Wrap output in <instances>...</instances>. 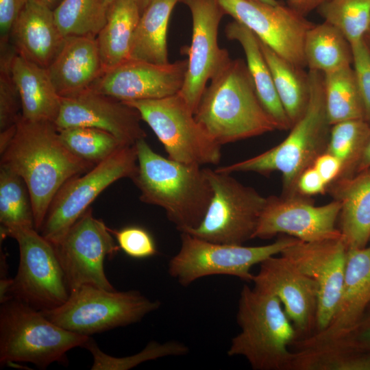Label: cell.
Returning a JSON list of instances; mask_svg holds the SVG:
<instances>
[{"label":"cell","mask_w":370,"mask_h":370,"mask_svg":"<svg viewBox=\"0 0 370 370\" xmlns=\"http://www.w3.org/2000/svg\"><path fill=\"white\" fill-rule=\"evenodd\" d=\"M0 153L1 164L21 176L28 188L38 232L64 184L95 166L66 147L53 123L31 121L22 116L11 140Z\"/></svg>","instance_id":"1"},{"label":"cell","mask_w":370,"mask_h":370,"mask_svg":"<svg viewBox=\"0 0 370 370\" xmlns=\"http://www.w3.org/2000/svg\"><path fill=\"white\" fill-rule=\"evenodd\" d=\"M135 147L137 168L131 180L140 190V201L163 208L181 233L196 228L212 196L205 169L160 156L145 138Z\"/></svg>","instance_id":"2"},{"label":"cell","mask_w":370,"mask_h":370,"mask_svg":"<svg viewBox=\"0 0 370 370\" xmlns=\"http://www.w3.org/2000/svg\"><path fill=\"white\" fill-rule=\"evenodd\" d=\"M194 114L220 145L279 130L258 99L247 64L241 59L231 60L211 79Z\"/></svg>","instance_id":"3"},{"label":"cell","mask_w":370,"mask_h":370,"mask_svg":"<svg viewBox=\"0 0 370 370\" xmlns=\"http://www.w3.org/2000/svg\"><path fill=\"white\" fill-rule=\"evenodd\" d=\"M236 321L241 332L231 341L229 356L244 357L254 370H291L289 347L297 334L276 296L244 285Z\"/></svg>","instance_id":"4"},{"label":"cell","mask_w":370,"mask_h":370,"mask_svg":"<svg viewBox=\"0 0 370 370\" xmlns=\"http://www.w3.org/2000/svg\"><path fill=\"white\" fill-rule=\"evenodd\" d=\"M309 96L306 110L292 125L288 136L279 145L252 158L221 166L216 170L256 172L269 174L280 171L288 192L295 188L298 177L321 153L330 125L326 113L323 73L314 70L308 73Z\"/></svg>","instance_id":"5"},{"label":"cell","mask_w":370,"mask_h":370,"mask_svg":"<svg viewBox=\"0 0 370 370\" xmlns=\"http://www.w3.org/2000/svg\"><path fill=\"white\" fill-rule=\"evenodd\" d=\"M89 338L64 329L41 311L14 297L1 303V366L30 362L39 369H46L53 362H64L66 352L84 347Z\"/></svg>","instance_id":"6"},{"label":"cell","mask_w":370,"mask_h":370,"mask_svg":"<svg viewBox=\"0 0 370 370\" xmlns=\"http://www.w3.org/2000/svg\"><path fill=\"white\" fill-rule=\"evenodd\" d=\"M160 306L159 301L136 291H116L86 284L71 291L62 305L41 312L64 329L90 336L137 323Z\"/></svg>","instance_id":"7"},{"label":"cell","mask_w":370,"mask_h":370,"mask_svg":"<svg viewBox=\"0 0 370 370\" xmlns=\"http://www.w3.org/2000/svg\"><path fill=\"white\" fill-rule=\"evenodd\" d=\"M179 251L169 262V274L183 286L199 278L226 275L247 282H252L251 268L280 253L299 239L281 237L261 246L224 244L210 242L187 232L181 233Z\"/></svg>","instance_id":"8"},{"label":"cell","mask_w":370,"mask_h":370,"mask_svg":"<svg viewBox=\"0 0 370 370\" xmlns=\"http://www.w3.org/2000/svg\"><path fill=\"white\" fill-rule=\"evenodd\" d=\"M1 236L15 239L19 248L17 273L9 290L14 297L43 311L62 305L70 290L53 245L34 227L1 229Z\"/></svg>","instance_id":"9"},{"label":"cell","mask_w":370,"mask_h":370,"mask_svg":"<svg viewBox=\"0 0 370 370\" xmlns=\"http://www.w3.org/2000/svg\"><path fill=\"white\" fill-rule=\"evenodd\" d=\"M123 102L137 110L163 145L169 158L199 166L219 162L221 145L197 121L179 93L160 99Z\"/></svg>","instance_id":"10"},{"label":"cell","mask_w":370,"mask_h":370,"mask_svg":"<svg viewBox=\"0 0 370 370\" xmlns=\"http://www.w3.org/2000/svg\"><path fill=\"white\" fill-rule=\"evenodd\" d=\"M205 171L212 196L201 223L187 233L224 244L243 245L254 238L267 197L239 182L231 173L209 168Z\"/></svg>","instance_id":"11"},{"label":"cell","mask_w":370,"mask_h":370,"mask_svg":"<svg viewBox=\"0 0 370 370\" xmlns=\"http://www.w3.org/2000/svg\"><path fill=\"white\" fill-rule=\"evenodd\" d=\"M136 168L135 145H126L87 172L70 179L54 197L39 232L56 243L101 192L121 178L131 179Z\"/></svg>","instance_id":"12"},{"label":"cell","mask_w":370,"mask_h":370,"mask_svg":"<svg viewBox=\"0 0 370 370\" xmlns=\"http://www.w3.org/2000/svg\"><path fill=\"white\" fill-rule=\"evenodd\" d=\"M71 291L86 284L114 290L104 272L106 258L119 250L110 229L89 208L56 243L53 244Z\"/></svg>","instance_id":"13"},{"label":"cell","mask_w":370,"mask_h":370,"mask_svg":"<svg viewBox=\"0 0 370 370\" xmlns=\"http://www.w3.org/2000/svg\"><path fill=\"white\" fill-rule=\"evenodd\" d=\"M225 14L251 31L260 41L294 65L306 66L304 44L314 24L289 6L254 0H217Z\"/></svg>","instance_id":"14"},{"label":"cell","mask_w":370,"mask_h":370,"mask_svg":"<svg viewBox=\"0 0 370 370\" xmlns=\"http://www.w3.org/2000/svg\"><path fill=\"white\" fill-rule=\"evenodd\" d=\"M193 20L192 41L187 51L188 66L178 92L195 114L211 80L231 61L228 51L218 44L220 21L225 14L217 0H187Z\"/></svg>","instance_id":"15"},{"label":"cell","mask_w":370,"mask_h":370,"mask_svg":"<svg viewBox=\"0 0 370 370\" xmlns=\"http://www.w3.org/2000/svg\"><path fill=\"white\" fill-rule=\"evenodd\" d=\"M347 253L342 236L313 242L299 240L280 253L317 284L314 332L327 327L336 308L344 282Z\"/></svg>","instance_id":"16"},{"label":"cell","mask_w":370,"mask_h":370,"mask_svg":"<svg viewBox=\"0 0 370 370\" xmlns=\"http://www.w3.org/2000/svg\"><path fill=\"white\" fill-rule=\"evenodd\" d=\"M341 208V203L336 199L316 206L293 196L267 197L254 238H271L279 234L305 242L341 237L339 229L336 227Z\"/></svg>","instance_id":"17"},{"label":"cell","mask_w":370,"mask_h":370,"mask_svg":"<svg viewBox=\"0 0 370 370\" xmlns=\"http://www.w3.org/2000/svg\"><path fill=\"white\" fill-rule=\"evenodd\" d=\"M188 60L156 64L129 59L105 71L90 90L122 101L160 99L182 88Z\"/></svg>","instance_id":"18"},{"label":"cell","mask_w":370,"mask_h":370,"mask_svg":"<svg viewBox=\"0 0 370 370\" xmlns=\"http://www.w3.org/2000/svg\"><path fill=\"white\" fill-rule=\"evenodd\" d=\"M254 286L276 296L292 322L297 338L312 334L316 329L318 286L288 259L271 256L260 264ZM295 340V341H296Z\"/></svg>","instance_id":"19"},{"label":"cell","mask_w":370,"mask_h":370,"mask_svg":"<svg viewBox=\"0 0 370 370\" xmlns=\"http://www.w3.org/2000/svg\"><path fill=\"white\" fill-rule=\"evenodd\" d=\"M136 109L113 97L87 90L62 97L61 106L53 123L58 130L88 127L106 131L124 145H134L145 138Z\"/></svg>","instance_id":"20"},{"label":"cell","mask_w":370,"mask_h":370,"mask_svg":"<svg viewBox=\"0 0 370 370\" xmlns=\"http://www.w3.org/2000/svg\"><path fill=\"white\" fill-rule=\"evenodd\" d=\"M369 304L370 246L349 247L341 293L329 324L320 332L296 340L292 347H314L338 338L357 325Z\"/></svg>","instance_id":"21"},{"label":"cell","mask_w":370,"mask_h":370,"mask_svg":"<svg viewBox=\"0 0 370 370\" xmlns=\"http://www.w3.org/2000/svg\"><path fill=\"white\" fill-rule=\"evenodd\" d=\"M47 69L61 97L75 95L90 89L104 72L96 37H65Z\"/></svg>","instance_id":"22"},{"label":"cell","mask_w":370,"mask_h":370,"mask_svg":"<svg viewBox=\"0 0 370 370\" xmlns=\"http://www.w3.org/2000/svg\"><path fill=\"white\" fill-rule=\"evenodd\" d=\"M53 10L28 0L16 18L10 41L16 53L26 59L47 68L64 40Z\"/></svg>","instance_id":"23"},{"label":"cell","mask_w":370,"mask_h":370,"mask_svg":"<svg viewBox=\"0 0 370 370\" xmlns=\"http://www.w3.org/2000/svg\"><path fill=\"white\" fill-rule=\"evenodd\" d=\"M13 80L21 101L23 119L31 121L54 123L61 106L47 68L16 54L11 64Z\"/></svg>","instance_id":"24"},{"label":"cell","mask_w":370,"mask_h":370,"mask_svg":"<svg viewBox=\"0 0 370 370\" xmlns=\"http://www.w3.org/2000/svg\"><path fill=\"white\" fill-rule=\"evenodd\" d=\"M333 192L341 203L339 230L347 248L366 247L370 240V169L338 180Z\"/></svg>","instance_id":"25"},{"label":"cell","mask_w":370,"mask_h":370,"mask_svg":"<svg viewBox=\"0 0 370 370\" xmlns=\"http://www.w3.org/2000/svg\"><path fill=\"white\" fill-rule=\"evenodd\" d=\"M225 34L228 39L236 40L241 45L256 92L265 110L277 123L279 130L291 129L292 124L276 92L259 39L248 28L234 20L227 25Z\"/></svg>","instance_id":"26"},{"label":"cell","mask_w":370,"mask_h":370,"mask_svg":"<svg viewBox=\"0 0 370 370\" xmlns=\"http://www.w3.org/2000/svg\"><path fill=\"white\" fill-rule=\"evenodd\" d=\"M142 12L133 0H114L97 42L104 71L130 59L134 32Z\"/></svg>","instance_id":"27"},{"label":"cell","mask_w":370,"mask_h":370,"mask_svg":"<svg viewBox=\"0 0 370 370\" xmlns=\"http://www.w3.org/2000/svg\"><path fill=\"white\" fill-rule=\"evenodd\" d=\"M177 0H151L134 34L130 59L156 64L169 63L167 31Z\"/></svg>","instance_id":"28"},{"label":"cell","mask_w":370,"mask_h":370,"mask_svg":"<svg viewBox=\"0 0 370 370\" xmlns=\"http://www.w3.org/2000/svg\"><path fill=\"white\" fill-rule=\"evenodd\" d=\"M304 54L309 70L323 73L349 66L352 52L349 42L336 27L324 21L307 32Z\"/></svg>","instance_id":"29"},{"label":"cell","mask_w":370,"mask_h":370,"mask_svg":"<svg viewBox=\"0 0 370 370\" xmlns=\"http://www.w3.org/2000/svg\"><path fill=\"white\" fill-rule=\"evenodd\" d=\"M264 57L271 71L275 88L292 125L304 114L308 100V73L284 59L260 41Z\"/></svg>","instance_id":"30"},{"label":"cell","mask_w":370,"mask_h":370,"mask_svg":"<svg viewBox=\"0 0 370 370\" xmlns=\"http://www.w3.org/2000/svg\"><path fill=\"white\" fill-rule=\"evenodd\" d=\"M326 113L330 125L365 119V112L353 68L346 66L323 73Z\"/></svg>","instance_id":"31"},{"label":"cell","mask_w":370,"mask_h":370,"mask_svg":"<svg viewBox=\"0 0 370 370\" xmlns=\"http://www.w3.org/2000/svg\"><path fill=\"white\" fill-rule=\"evenodd\" d=\"M108 7L106 0H62L53 11L64 37H96L106 22Z\"/></svg>","instance_id":"32"},{"label":"cell","mask_w":370,"mask_h":370,"mask_svg":"<svg viewBox=\"0 0 370 370\" xmlns=\"http://www.w3.org/2000/svg\"><path fill=\"white\" fill-rule=\"evenodd\" d=\"M1 229L34 227V217L28 188L21 176L0 164Z\"/></svg>","instance_id":"33"},{"label":"cell","mask_w":370,"mask_h":370,"mask_svg":"<svg viewBox=\"0 0 370 370\" xmlns=\"http://www.w3.org/2000/svg\"><path fill=\"white\" fill-rule=\"evenodd\" d=\"M58 131L62 142L73 155L93 165L126 146L112 134L97 128L75 127Z\"/></svg>","instance_id":"34"},{"label":"cell","mask_w":370,"mask_h":370,"mask_svg":"<svg viewBox=\"0 0 370 370\" xmlns=\"http://www.w3.org/2000/svg\"><path fill=\"white\" fill-rule=\"evenodd\" d=\"M317 10L350 44L364 39L370 27V0H327Z\"/></svg>","instance_id":"35"},{"label":"cell","mask_w":370,"mask_h":370,"mask_svg":"<svg viewBox=\"0 0 370 370\" xmlns=\"http://www.w3.org/2000/svg\"><path fill=\"white\" fill-rule=\"evenodd\" d=\"M93 356L92 370H127L138 365L166 356H180L188 353L189 349L184 343L170 341L163 343L149 342L140 352L130 356L114 357L100 350L90 337L84 346Z\"/></svg>","instance_id":"36"},{"label":"cell","mask_w":370,"mask_h":370,"mask_svg":"<svg viewBox=\"0 0 370 370\" xmlns=\"http://www.w3.org/2000/svg\"><path fill=\"white\" fill-rule=\"evenodd\" d=\"M370 134L365 119H352L332 125L325 151L341 160L343 171L358 161Z\"/></svg>","instance_id":"37"},{"label":"cell","mask_w":370,"mask_h":370,"mask_svg":"<svg viewBox=\"0 0 370 370\" xmlns=\"http://www.w3.org/2000/svg\"><path fill=\"white\" fill-rule=\"evenodd\" d=\"M0 132L16 124L22 107L18 89L13 80L11 64L16 51L10 41L0 43Z\"/></svg>","instance_id":"38"},{"label":"cell","mask_w":370,"mask_h":370,"mask_svg":"<svg viewBox=\"0 0 370 370\" xmlns=\"http://www.w3.org/2000/svg\"><path fill=\"white\" fill-rule=\"evenodd\" d=\"M110 231L120 249L132 258H146L158 253L152 236L141 227L128 226L119 230L110 229Z\"/></svg>","instance_id":"39"},{"label":"cell","mask_w":370,"mask_h":370,"mask_svg":"<svg viewBox=\"0 0 370 370\" xmlns=\"http://www.w3.org/2000/svg\"><path fill=\"white\" fill-rule=\"evenodd\" d=\"M355 77L365 112L370 124V47L365 39L350 44Z\"/></svg>","instance_id":"40"},{"label":"cell","mask_w":370,"mask_h":370,"mask_svg":"<svg viewBox=\"0 0 370 370\" xmlns=\"http://www.w3.org/2000/svg\"><path fill=\"white\" fill-rule=\"evenodd\" d=\"M324 345L370 354V304L354 328L338 338L317 346Z\"/></svg>","instance_id":"41"},{"label":"cell","mask_w":370,"mask_h":370,"mask_svg":"<svg viewBox=\"0 0 370 370\" xmlns=\"http://www.w3.org/2000/svg\"><path fill=\"white\" fill-rule=\"evenodd\" d=\"M28 0H0V43L10 41L12 27Z\"/></svg>","instance_id":"42"},{"label":"cell","mask_w":370,"mask_h":370,"mask_svg":"<svg viewBox=\"0 0 370 370\" xmlns=\"http://www.w3.org/2000/svg\"><path fill=\"white\" fill-rule=\"evenodd\" d=\"M319 173L326 185L336 179L343 171V164L339 158L328 152H322L312 165Z\"/></svg>","instance_id":"43"},{"label":"cell","mask_w":370,"mask_h":370,"mask_svg":"<svg viewBox=\"0 0 370 370\" xmlns=\"http://www.w3.org/2000/svg\"><path fill=\"white\" fill-rule=\"evenodd\" d=\"M327 185L318 171L310 166L299 175L296 184V189L305 195H314L322 193Z\"/></svg>","instance_id":"44"},{"label":"cell","mask_w":370,"mask_h":370,"mask_svg":"<svg viewBox=\"0 0 370 370\" xmlns=\"http://www.w3.org/2000/svg\"><path fill=\"white\" fill-rule=\"evenodd\" d=\"M327 0H288V6L301 16L317 10Z\"/></svg>","instance_id":"45"},{"label":"cell","mask_w":370,"mask_h":370,"mask_svg":"<svg viewBox=\"0 0 370 370\" xmlns=\"http://www.w3.org/2000/svg\"><path fill=\"white\" fill-rule=\"evenodd\" d=\"M356 164L358 172L370 169V134Z\"/></svg>","instance_id":"46"},{"label":"cell","mask_w":370,"mask_h":370,"mask_svg":"<svg viewBox=\"0 0 370 370\" xmlns=\"http://www.w3.org/2000/svg\"><path fill=\"white\" fill-rule=\"evenodd\" d=\"M38 3L43 5L51 10H54L62 0H32Z\"/></svg>","instance_id":"47"},{"label":"cell","mask_w":370,"mask_h":370,"mask_svg":"<svg viewBox=\"0 0 370 370\" xmlns=\"http://www.w3.org/2000/svg\"><path fill=\"white\" fill-rule=\"evenodd\" d=\"M114 0H106L108 6L114 1ZM139 6L142 13L147 7L151 0H133Z\"/></svg>","instance_id":"48"},{"label":"cell","mask_w":370,"mask_h":370,"mask_svg":"<svg viewBox=\"0 0 370 370\" xmlns=\"http://www.w3.org/2000/svg\"><path fill=\"white\" fill-rule=\"evenodd\" d=\"M254 1H259V2L267 3V4H271V5H277L280 3L277 0H254Z\"/></svg>","instance_id":"49"},{"label":"cell","mask_w":370,"mask_h":370,"mask_svg":"<svg viewBox=\"0 0 370 370\" xmlns=\"http://www.w3.org/2000/svg\"><path fill=\"white\" fill-rule=\"evenodd\" d=\"M365 39H367V40L369 41V44H370V27L365 37Z\"/></svg>","instance_id":"50"},{"label":"cell","mask_w":370,"mask_h":370,"mask_svg":"<svg viewBox=\"0 0 370 370\" xmlns=\"http://www.w3.org/2000/svg\"><path fill=\"white\" fill-rule=\"evenodd\" d=\"M177 2H182V3H184L187 0H177Z\"/></svg>","instance_id":"51"}]
</instances>
